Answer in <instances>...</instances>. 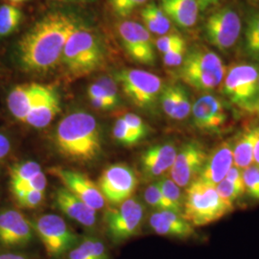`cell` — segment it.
<instances>
[{
  "mask_svg": "<svg viewBox=\"0 0 259 259\" xmlns=\"http://www.w3.org/2000/svg\"><path fill=\"white\" fill-rule=\"evenodd\" d=\"M0 259H28L26 256L16 252H2L0 253Z\"/></svg>",
  "mask_w": 259,
  "mask_h": 259,
  "instance_id": "cell-47",
  "label": "cell"
},
{
  "mask_svg": "<svg viewBox=\"0 0 259 259\" xmlns=\"http://www.w3.org/2000/svg\"><path fill=\"white\" fill-rule=\"evenodd\" d=\"M41 172V167L35 160H26L11 168V185L25 182Z\"/></svg>",
  "mask_w": 259,
  "mask_h": 259,
  "instance_id": "cell-31",
  "label": "cell"
},
{
  "mask_svg": "<svg viewBox=\"0 0 259 259\" xmlns=\"http://www.w3.org/2000/svg\"><path fill=\"white\" fill-rule=\"evenodd\" d=\"M19 204L25 208H36L45 200V192L30 190L16 196Z\"/></svg>",
  "mask_w": 259,
  "mask_h": 259,
  "instance_id": "cell-43",
  "label": "cell"
},
{
  "mask_svg": "<svg viewBox=\"0 0 259 259\" xmlns=\"http://www.w3.org/2000/svg\"><path fill=\"white\" fill-rule=\"evenodd\" d=\"M258 1H259V0H258Z\"/></svg>",
  "mask_w": 259,
  "mask_h": 259,
  "instance_id": "cell-53",
  "label": "cell"
},
{
  "mask_svg": "<svg viewBox=\"0 0 259 259\" xmlns=\"http://www.w3.org/2000/svg\"><path fill=\"white\" fill-rule=\"evenodd\" d=\"M88 97L90 102L92 103L93 107L97 110L101 111H110L111 109V105L108 101L102 88L96 83H92L88 89Z\"/></svg>",
  "mask_w": 259,
  "mask_h": 259,
  "instance_id": "cell-39",
  "label": "cell"
},
{
  "mask_svg": "<svg viewBox=\"0 0 259 259\" xmlns=\"http://www.w3.org/2000/svg\"><path fill=\"white\" fill-rule=\"evenodd\" d=\"M55 204L62 212L83 227L91 228L96 223V210L84 204L65 187L56 191Z\"/></svg>",
  "mask_w": 259,
  "mask_h": 259,
  "instance_id": "cell-23",
  "label": "cell"
},
{
  "mask_svg": "<svg viewBox=\"0 0 259 259\" xmlns=\"http://www.w3.org/2000/svg\"><path fill=\"white\" fill-rule=\"evenodd\" d=\"M200 11H205V10L212 7V6H216L219 4L220 0H196Z\"/></svg>",
  "mask_w": 259,
  "mask_h": 259,
  "instance_id": "cell-46",
  "label": "cell"
},
{
  "mask_svg": "<svg viewBox=\"0 0 259 259\" xmlns=\"http://www.w3.org/2000/svg\"><path fill=\"white\" fill-rule=\"evenodd\" d=\"M241 31L240 17L229 6L215 11L206 19L204 26L205 39L220 51H228L234 47Z\"/></svg>",
  "mask_w": 259,
  "mask_h": 259,
  "instance_id": "cell-10",
  "label": "cell"
},
{
  "mask_svg": "<svg viewBox=\"0 0 259 259\" xmlns=\"http://www.w3.org/2000/svg\"><path fill=\"white\" fill-rule=\"evenodd\" d=\"M112 136L118 143L125 146H133L139 142V139L136 138L134 133L131 131L129 126L122 117L117 118L114 122Z\"/></svg>",
  "mask_w": 259,
  "mask_h": 259,
  "instance_id": "cell-35",
  "label": "cell"
},
{
  "mask_svg": "<svg viewBox=\"0 0 259 259\" xmlns=\"http://www.w3.org/2000/svg\"><path fill=\"white\" fill-rule=\"evenodd\" d=\"M178 154L173 142H163L145 150L140 157V166L146 180L164 176L171 170Z\"/></svg>",
  "mask_w": 259,
  "mask_h": 259,
  "instance_id": "cell-17",
  "label": "cell"
},
{
  "mask_svg": "<svg viewBox=\"0 0 259 259\" xmlns=\"http://www.w3.org/2000/svg\"><path fill=\"white\" fill-rule=\"evenodd\" d=\"M57 1H69V2H74V1H79V2H81V1H92V0H57Z\"/></svg>",
  "mask_w": 259,
  "mask_h": 259,
  "instance_id": "cell-51",
  "label": "cell"
},
{
  "mask_svg": "<svg viewBox=\"0 0 259 259\" xmlns=\"http://www.w3.org/2000/svg\"><path fill=\"white\" fill-rule=\"evenodd\" d=\"M242 175L245 185V193L251 199L259 201V167L250 165L242 170Z\"/></svg>",
  "mask_w": 259,
  "mask_h": 259,
  "instance_id": "cell-34",
  "label": "cell"
},
{
  "mask_svg": "<svg viewBox=\"0 0 259 259\" xmlns=\"http://www.w3.org/2000/svg\"><path fill=\"white\" fill-rule=\"evenodd\" d=\"M11 150V141L9 138L3 134H0V163L8 156Z\"/></svg>",
  "mask_w": 259,
  "mask_h": 259,
  "instance_id": "cell-45",
  "label": "cell"
},
{
  "mask_svg": "<svg viewBox=\"0 0 259 259\" xmlns=\"http://www.w3.org/2000/svg\"><path fill=\"white\" fill-rule=\"evenodd\" d=\"M124 94L140 110L153 111L163 90L159 76L141 69H122L115 75Z\"/></svg>",
  "mask_w": 259,
  "mask_h": 259,
  "instance_id": "cell-6",
  "label": "cell"
},
{
  "mask_svg": "<svg viewBox=\"0 0 259 259\" xmlns=\"http://www.w3.org/2000/svg\"><path fill=\"white\" fill-rule=\"evenodd\" d=\"M68 259H109V252L102 241L88 237L69 251Z\"/></svg>",
  "mask_w": 259,
  "mask_h": 259,
  "instance_id": "cell-27",
  "label": "cell"
},
{
  "mask_svg": "<svg viewBox=\"0 0 259 259\" xmlns=\"http://www.w3.org/2000/svg\"><path fill=\"white\" fill-rule=\"evenodd\" d=\"M47 185V177L45 175V173L41 171L36 176L29 179L25 182L12 184L11 189H12L13 194L15 195V197H16L18 195L21 194L23 192H26V191H30V190H37V191L46 192Z\"/></svg>",
  "mask_w": 259,
  "mask_h": 259,
  "instance_id": "cell-33",
  "label": "cell"
},
{
  "mask_svg": "<svg viewBox=\"0 0 259 259\" xmlns=\"http://www.w3.org/2000/svg\"><path fill=\"white\" fill-rule=\"evenodd\" d=\"M50 173L57 177L68 191L94 210H100L105 206L106 200L98 185L83 173L63 167H53Z\"/></svg>",
  "mask_w": 259,
  "mask_h": 259,
  "instance_id": "cell-15",
  "label": "cell"
},
{
  "mask_svg": "<svg viewBox=\"0 0 259 259\" xmlns=\"http://www.w3.org/2000/svg\"><path fill=\"white\" fill-rule=\"evenodd\" d=\"M56 146L64 157L89 162L102 151L101 130L93 114L73 111L59 122L55 131Z\"/></svg>",
  "mask_w": 259,
  "mask_h": 259,
  "instance_id": "cell-2",
  "label": "cell"
},
{
  "mask_svg": "<svg viewBox=\"0 0 259 259\" xmlns=\"http://www.w3.org/2000/svg\"><path fill=\"white\" fill-rule=\"evenodd\" d=\"M233 209L220 198L215 186L196 179L186 187L183 216L194 228L217 222Z\"/></svg>",
  "mask_w": 259,
  "mask_h": 259,
  "instance_id": "cell-5",
  "label": "cell"
},
{
  "mask_svg": "<svg viewBox=\"0 0 259 259\" xmlns=\"http://www.w3.org/2000/svg\"><path fill=\"white\" fill-rule=\"evenodd\" d=\"M163 196L176 208L177 211L183 214V207L185 202V194L182 192L181 187L174 183L170 178H162L160 181H157Z\"/></svg>",
  "mask_w": 259,
  "mask_h": 259,
  "instance_id": "cell-30",
  "label": "cell"
},
{
  "mask_svg": "<svg viewBox=\"0 0 259 259\" xmlns=\"http://www.w3.org/2000/svg\"><path fill=\"white\" fill-rule=\"evenodd\" d=\"M8 1V4L10 5H13V6H16V7H20L21 5L25 4L29 2L30 0H7Z\"/></svg>",
  "mask_w": 259,
  "mask_h": 259,
  "instance_id": "cell-49",
  "label": "cell"
},
{
  "mask_svg": "<svg viewBox=\"0 0 259 259\" xmlns=\"http://www.w3.org/2000/svg\"><path fill=\"white\" fill-rule=\"evenodd\" d=\"M149 226L161 236L186 239L195 234V228L183 214L170 210H157L149 217Z\"/></svg>",
  "mask_w": 259,
  "mask_h": 259,
  "instance_id": "cell-19",
  "label": "cell"
},
{
  "mask_svg": "<svg viewBox=\"0 0 259 259\" xmlns=\"http://www.w3.org/2000/svg\"><path fill=\"white\" fill-rule=\"evenodd\" d=\"M33 227L49 257H60L77 242V235L74 232L57 214L41 215L34 223Z\"/></svg>",
  "mask_w": 259,
  "mask_h": 259,
  "instance_id": "cell-9",
  "label": "cell"
},
{
  "mask_svg": "<svg viewBox=\"0 0 259 259\" xmlns=\"http://www.w3.org/2000/svg\"><path fill=\"white\" fill-rule=\"evenodd\" d=\"M259 138V126H250L233 139V165L244 170L253 164L254 146Z\"/></svg>",
  "mask_w": 259,
  "mask_h": 259,
  "instance_id": "cell-25",
  "label": "cell"
},
{
  "mask_svg": "<svg viewBox=\"0 0 259 259\" xmlns=\"http://www.w3.org/2000/svg\"><path fill=\"white\" fill-rule=\"evenodd\" d=\"M95 82L102 88L104 93L111 105V109L115 108L119 104L117 82L109 76H102Z\"/></svg>",
  "mask_w": 259,
  "mask_h": 259,
  "instance_id": "cell-38",
  "label": "cell"
},
{
  "mask_svg": "<svg viewBox=\"0 0 259 259\" xmlns=\"http://www.w3.org/2000/svg\"><path fill=\"white\" fill-rule=\"evenodd\" d=\"M233 139L221 142L208 153L204 167L198 177V180L206 185L216 186L227 176L233 166Z\"/></svg>",
  "mask_w": 259,
  "mask_h": 259,
  "instance_id": "cell-18",
  "label": "cell"
},
{
  "mask_svg": "<svg viewBox=\"0 0 259 259\" xmlns=\"http://www.w3.org/2000/svg\"><path fill=\"white\" fill-rule=\"evenodd\" d=\"M187 52L186 41L182 42L178 47L173 48L163 54V64L168 67H178L181 66L185 61V55Z\"/></svg>",
  "mask_w": 259,
  "mask_h": 259,
  "instance_id": "cell-41",
  "label": "cell"
},
{
  "mask_svg": "<svg viewBox=\"0 0 259 259\" xmlns=\"http://www.w3.org/2000/svg\"><path fill=\"white\" fill-rule=\"evenodd\" d=\"M23 19V13L19 7L1 4L0 5V38L13 35L19 29Z\"/></svg>",
  "mask_w": 259,
  "mask_h": 259,
  "instance_id": "cell-28",
  "label": "cell"
},
{
  "mask_svg": "<svg viewBox=\"0 0 259 259\" xmlns=\"http://www.w3.org/2000/svg\"><path fill=\"white\" fill-rule=\"evenodd\" d=\"M105 214L107 232L115 243L128 240L139 233L145 216V208L139 199L131 197Z\"/></svg>",
  "mask_w": 259,
  "mask_h": 259,
  "instance_id": "cell-8",
  "label": "cell"
},
{
  "mask_svg": "<svg viewBox=\"0 0 259 259\" xmlns=\"http://www.w3.org/2000/svg\"><path fill=\"white\" fill-rule=\"evenodd\" d=\"M258 99H259V79H258ZM258 101V100H257Z\"/></svg>",
  "mask_w": 259,
  "mask_h": 259,
  "instance_id": "cell-52",
  "label": "cell"
},
{
  "mask_svg": "<svg viewBox=\"0 0 259 259\" xmlns=\"http://www.w3.org/2000/svg\"><path fill=\"white\" fill-rule=\"evenodd\" d=\"M147 2L148 0H111V8L120 19H126L135 10Z\"/></svg>",
  "mask_w": 259,
  "mask_h": 259,
  "instance_id": "cell-36",
  "label": "cell"
},
{
  "mask_svg": "<svg viewBox=\"0 0 259 259\" xmlns=\"http://www.w3.org/2000/svg\"><path fill=\"white\" fill-rule=\"evenodd\" d=\"M60 111L61 102L58 93L53 88L46 85L35 105L29 111L24 123L37 129L46 128Z\"/></svg>",
  "mask_w": 259,
  "mask_h": 259,
  "instance_id": "cell-20",
  "label": "cell"
},
{
  "mask_svg": "<svg viewBox=\"0 0 259 259\" xmlns=\"http://www.w3.org/2000/svg\"><path fill=\"white\" fill-rule=\"evenodd\" d=\"M144 200L146 204L157 210H170L178 212L176 208L163 196L157 183L151 184L146 187L144 191Z\"/></svg>",
  "mask_w": 259,
  "mask_h": 259,
  "instance_id": "cell-32",
  "label": "cell"
},
{
  "mask_svg": "<svg viewBox=\"0 0 259 259\" xmlns=\"http://www.w3.org/2000/svg\"><path fill=\"white\" fill-rule=\"evenodd\" d=\"M251 111H254L257 115L259 116V99L257 102L255 103V105L253 106V108H252V110Z\"/></svg>",
  "mask_w": 259,
  "mask_h": 259,
  "instance_id": "cell-50",
  "label": "cell"
},
{
  "mask_svg": "<svg viewBox=\"0 0 259 259\" xmlns=\"http://www.w3.org/2000/svg\"><path fill=\"white\" fill-rule=\"evenodd\" d=\"M45 88V84L37 83H20L14 87L7 96L11 114L17 120L24 122Z\"/></svg>",
  "mask_w": 259,
  "mask_h": 259,
  "instance_id": "cell-21",
  "label": "cell"
},
{
  "mask_svg": "<svg viewBox=\"0 0 259 259\" xmlns=\"http://www.w3.org/2000/svg\"><path fill=\"white\" fill-rule=\"evenodd\" d=\"M190 115L195 128L209 135L221 134L230 118L226 104L211 93H204L192 104Z\"/></svg>",
  "mask_w": 259,
  "mask_h": 259,
  "instance_id": "cell-12",
  "label": "cell"
},
{
  "mask_svg": "<svg viewBox=\"0 0 259 259\" xmlns=\"http://www.w3.org/2000/svg\"><path fill=\"white\" fill-rule=\"evenodd\" d=\"M243 47L246 55L259 61V12L251 13L248 18Z\"/></svg>",
  "mask_w": 259,
  "mask_h": 259,
  "instance_id": "cell-29",
  "label": "cell"
},
{
  "mask_svg": "<svg viewBox=\"0 0 259 259\" xmlns=\"http://www.w3.org/2000/svg\"><path fill=\"white\" fill-rule=\"evenodd\" d=\"M34 227L25 216L15 209L0 212V244L6 247H23L34 237Z\"/></svg>",
  "mask_w": 259,
  "mask_h": 259,
  "instance_id": "cell-16",
  "label": "cell"
},
{
  "mask_svg": "<svg viewBox=\"0 0 259 259\" xmlns=\"http://www.w3.org/2000/svg\"><path fill=\"white\" fill-rule=\"evenodd\" d=\"M258 65H232L227 70L223 81V93L233 105L251 111L258 100Z\"/></svg>",
  "mask_w": 259,
  "mask_h": 259,
  "instance_id": "cell-7",
  "label": "cell"
},
{
  "mask_svg": "<svg viewBox=\"0 0 259 259\" xmlns=\"http://www.w3.org/2000/svg\"><path fill=\"white\" fill-rule=\"evenodd\" d=\"M159 7L180 27H192L199 18L200 8L196 0H160Z\"/></svg>",
  "mask_w": 259,
  "mask_h": 259,
  "instance_id": "cell-24",
  "label": "cell"
},
{
  "mask_svg": "<svg viewBox=\"0 0 259 259\" xmlns=\"http://www.w3.org/2000/svg\"><path fill=\"white\" fill-rule=\"evenodd\" d=\"M225 179L234 185L240 191L241 194H245V185H244V180L242 175V170L238 167L233 165L228 172Z\"/></svg>",
  "mask_w": 259,
  "mask_h": 259,
  "instance_id": "cell-44",
  "label": "cell"
},
{
  "mask_svg": "<svg viewBox=\"0 0 259 259\" xmlns=\"http://www.w3.org/2000/svg\"><path fill=\"white\" fill-rule=\"evenodd\" d=\"M122 118L127 123L130 129L134 133L136 138L139 139V141L145 139L148 136L150 131L148 125L138 114L127 112L122 116Z\"/></svg>",
  "mask_w": 259,
  "mask_h": 259,
  "instance_id": "cell-37",
  "label": "cell"
},
{
  "mask_svg": "<svg viewBox=\"0 0 259 259\" xmlns=\"http://www.w3.org/2000/svg\"><path fill=\"white\" fill-rule=\"evenodd\" d=\"M227 73L220 56L205 47H196L186 52L180 66V79L196 91L209 93L222 87Z\"/></svg>",
  "mask_w": 259,
  "mask_h": 259,
  "instance_id": "cell-4",
  "label": "cell"
},
{
  "mask_svg": "<svg viewBox=\"0 0 259 259\" xmlns=\"http://www.w3.org/2000/svg\"><path fill=\"white\" fill-rule=\"evenodd\" d=\"M159 103L163 112L171 119L185 120L191 114L192 103L188 93L181 84L170 83L164 85Z\"/></svg>",
  "mask_w": 259,
  "mask_h": 259,
  "instance_id": "cell-22",
  "label": "cell"
},
{
  "mask_svg": "<svg viewBox=\"0 0 259 259\" xmlns=\"http://www.w3.org/2000/svg\"><path fill=\"white\" fill-rule=\"evenodd\" d=\"M216 191L226 204L234 207V203L240 198V191L226 179L215 186Z\"/></svg>",
  "mask_w": 259,
  "mask_h": 259,
  "instance_id": "cell-40",
  "label": "cell"
},
{
  "mask_svg": "<svg viewBox=\"0 0 259 259\" xmlns=\"http://www.w3.org/2000/svg\"><path fill=\"white\" fill-rule=\"evenodd\" d=\"M97 185L105 200L117 205L132 197L139 185V180L133 168L117 163L103 171Z\"/></svg>",
  "mask_w": 259,
  "mask_h": 259,
  "instance_id": "cell-11",
  "label": "cell"
},
{
  "mask_svg": "<svg viewBox=\"0 0 259 259\" xmlns=\"http://www.w3.org/2000/svg\"><path fill=\"white\" fill-rule=\"evenodd\" d=\"M140 16L144 23V27L150 33L158 36L169 34L172 27L171 20L156 3L152 2L146 4L140 11Z\"/></svg>",
  "mask_w": 259,
  "mask_h": 259,
  "instance_id": "cell-26",
  "label": "cell"
},
{
  "mask_svg": "<svg viewBox=\"0 0 259 259\" xmlns=\"http://www.w3.org/2000/svg\"><path fill=\"white\" fill-rule=\"evenodd\" d=\"M79 24L63 13H51L37 21L16 47L19 66L27 72L41 73L61 62L65 44Z\"/></svg>",
  "mask_w": 259,
  "mask_h": 259,
  "instance_id": "cell-1",
  "label": "cell"
},
{
  "mask_svg": "<svg viewBox=\"0 0 259 259\" xmlns=\"http://www.w3.org/2000/svg\"><path fill=\"white\" fill-rule=\"evenodd\" d=\"M122 46L136 63L144 65L156 64L155 44L144 25L137 21L125 20L117 26Z\"/></svg>",
  "mask_w": 259,
  "mask_h": 259,
  "instance_id": "cell-13",
  "label": "cell"
},
{
  "mask_svg": "<svg viewBox=\"0 0 259 259\" xmlns=\"http://www.w3.org/2000/svg\"><path fill=\"white\" fill-rule=\"evenodd\" d=\"M184 41H185V38L179 34H166L157 38L155 41V47L163 55Z\"/></svg>",
  "mask_w": 259,
  "mask_h": 259,
  "instance_id": "cell-42",
  "label": "cell"
},
{
  "mask_svg": "<svg viewBox=\"0 0 259 259\" xmlns=\"http://www.w3.org/2000/svg\"><path fill=\"white\" fill-rule=\"evenodd\" d=\"M253 163L254 165L259 167V138L254 146V153H253Z\"/></svg>",
  "mask_w": 259,
  "mask_h": 259,
  "instance_id": "cell-48",
  "label": "cell"
},
{
  "mask_svg": "<svg viewBox=\"0 0 259 259\" xmlns=\"http://www.w3.org/2000/svg\"><path fill=\"white\" fill-rule=\"evenodd\" d=\"M105 54L102 39L97 33L78 25L65 44L61 62L72 77H83L101 67Z\"/></svg>",
  "mask_w": 259,
  "mask_h": 259,
  "instance_id": "cell-3",
  "label": "cell"
},
{
  "mask_svg": "<svg viewBox=\"0 0 259 259\" xmlns=\"http://www.w3.org/2000/svg\"><path fill=\"white\" fill-rule=\"evenodd\" d=\"M208 152L204 145L196 140H190L178 151L174 164L169 171L170 179L181 188L187 187L200 175Z\"/></svg>",
  "mask_w": 259,
  "mask_h": 259,
  "instance_id": "cell-14",
  "label": "cell"
}]
</instances>
